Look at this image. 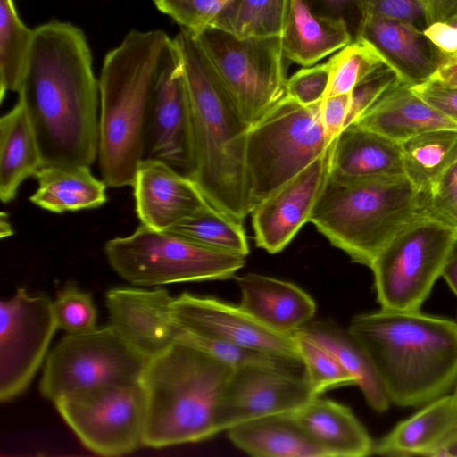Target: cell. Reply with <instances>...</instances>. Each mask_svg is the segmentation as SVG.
<instances>
[{
	"label": "cell",
	"mask_w": 457,
	"mask_h": 457,
	"mask_svg": "<svg viewBox=\"0 0 457 457\" xmlns=\"http://www.w3.org/2000/svg\"><path fill=\"white\" fill-rule=\"evenodd\" d=\"M349 331L371 358L390 403L420 407L457 382V323L420 311L355 315Z\"/></svg>",
	"instance_id": "cell-3"
},
{
	"label": "cell",
	"mask_w": 457,
	"mask_h": 457,
	"mask_svg": "<svg viewBox=\"0 0 457 457\" xmlns=\"http://www.w3.org/2000/svg\"><path fill=\"white\" fill-rule=\"evenodd\" d=\"M148 361L112 324L67 334L46 358L39 391L55 403L96 387L138 382Z\"/></svg>",
	"instance_id": "cell-11"
},
{
	"label": "cell",
	"mask_w": 457,
	"mask_h": 457,
	"mask_svg": "<svg viewBox=\"0 0 457 457\" xmlns=\"http://www.w3.org/2000/svg\"><path fill=\"white\" fill-rule=\"evenodd\" d=\"M426 216L428 195L406 177L345 180L329 174L309 222L353 262L370 268L398 233Z\"/></svg>",
	"instance_id": "cell-6"
},
{
	"label": "cell",
	"mask_w": 457,
	"mask_h": 457,
	"mask_svg": "<svg viewBox=\"0 0 457 457\" xmlns=\"http://www.w3.org/2000/svg\"><path fill=\"white\" fill-rule=\"evenodd\" d=\"M291 414L329 457L372 454L374 442L369 432L352 410L342 403L316 396Z\"/></svg>",
	"instance_id": "cell-25"
},
{
	"label": "cell",
	"mask_w": 457,
	"mask_h": 457,
	"mask_svg": "<svg viewBox=\"0 0 457 457\" xmlns=\"http://www.w3.org/2000/svg\"><path fill=\"white\" fill-rule=\"evenodd\" d=\"M320 102L306 106L285 95L249 127L245 170L252 211L332 144L320 120Z\"/></svg>",
	"instance_id": "cell-7"
},
{
	"label": "cell",
	"mask_w": 457,
	"mask_h": 457,
	"mask_svg": "<svg viewBox=\"0 0 457 457\" xmlns=\"http://www.w3.org/2000/svg\"><path fill=\"white\" fill-rule=\"evenodd\" d=\"M457 440V397L446 394L400 421L389 433L374 442L372 454L441 457Z\"/></svg>",
	"instance_id": "cell-21"
},
{
	"label": "cell",
	"mask_w": 457,
	"mask_h": 457,
	"mask_svg": "<svg viewBox=\"0 0 457 457\" xmlns=\"http://www.w3.org/2000/svg\"><path fill=\"white\" fill-rule=\"evenodd\" d=\"M172 301L162 287H115L105 295L111 324L149 360L180 340L182 329L173 317Z\"/></svg>",
	"instance_id": "cell-18"
},
{
	"label": "cell",
	"mask_w": 457,
	"mask_h": 457,
	"mask_svg": "<svg viewBox=\"0 0 457 457\" xmlns=\"http://www.w3.org/2000/svg\"><path fill=\"white\" fill-rule=\"evenodd\" d=\"M400 80L386 63L360 81L350 93V107L345 127L356 121L388 89Z\"/></svg>",
	"instance_id": "cell-40"
},
{
	"label": "cell",
	"mask_w": 457,
	"mask_h": 457,
	"mask_svg": "<svg viewBox=\"0 0 457 457\" xmlns=\"http://www.w3.org/2000/svg\"><path fill=\"white\" fill-rule=\"evenodd\" d=\"M302 333L328 349L341 365L352 374L370 407L378 412L386 411L390 404L378 370L361 344L345 329L329 320H311Z\"/></svg>",
	"instance_id": "cell-29"
},
{
	"label": "cell",
	"mask_w": 457,
	"mask_h": 457,
	"mask_svg": "<svg viewBox=\"0 0 457 457\" xmlns=\"http://www.w3.org/2000/svg\"><path fill=\"white\" fill-rule=\"evenodd\" d=\"M295 0H227L212 27L238 37L281 36Z\"/></svg>",
	"instance_id": "cell-32"
},
{
	"label": "cell",
	"mask_w": 457,
	"mask_h": 457,
	"mask_svg": "<svg viewBox=\"0 0 457 457\" xmlns=\"http://www.w3.org/2000/svg\"><path fill=\"white\" fill-rule=\"evenodd\" d=\"M428 39L449 56L457 54V29L446 21L431 24L424 31Z\"/></svg>",
	"instance_id": "cell-46"
},
{
	"label": "cell",
	"mask_w": 457,
	"mask_h": 457,
	"mask_svg": "<svg viewBox=\"0 0 457 457\" xmlns=\"http://www.w3.org/2000/svg\"><path fill=\"white\" fill-rule=\"evenodd\" d=\"M104 253L120 278L144 287L228 279L244 267L246 257L144 224L129 236L108 240Z\"/></svg>",
	"instance_id": "cell-8"
},
{
	"label": "cell",
	"mask_w": 457,
	"mask_h": 457,
	"mask_svg": "<svg viewBox=\"0 0 457 457\" xmlns=\"http://www.w3.org/2000/svg\"><path fill=\"white\" fill-rule=\"evenodd\" d=\"M401 147L405 177L428 194L457 161V129L429 130L402 142Z\"/></svg>",
	"instance_id": "cell-31"
},
{
	"label": "cell",
	"mask_w": 457,
	"mask_h": 457,
	"mask_svg": "<svg viewBox=\"0 0 457 457\" xmlns=\"http://www.w3.org/2000/svg\"><path fill=\"white\" fill-rule=\"evenodd\" d=\"M194 36L249 126L286 95L281 36L238 37L212 26Z\"/></svg>",
	"instance_id": "cell-10"
},
{
	"label": "cell",
	"mask_w": 457,
	"mask_h": 457,
	"mask_svg": "<svg viewBox=\"0 0 457 457\" xmlns=\"http://www.w3.org/2000/svg\"><path fill=\"white\" fill-rule=\"evenodd\" d=\"M145 157L161 160L187 176L191 170L189 99L175 41L156 80L147 124Z\"/></svg>",
	"instance_id": "cell-16"
},
{
	"label": "cell",
	"mask_w": 457,
	"mask_h": 457,
	"mask_svg": "<svg viewBox=\"0 0 457 457\" xmlns=\"http://www.w3.org/2000/svg\"><path fill=\"white\" fill-rule=\"evenodd\" d=\"M358 39L370 45L400 80L411 87L435 77L451 59L424 31L397 19L367 17Z\"/></svg>",
	"instance_id": "cell-20"
},
{
	"label": "cell",
	"mask_w": 457,
	"mask_h": 457,
	"mask_svg": "<svg viewBox=\"0 0 457 457\" xmlns=\"http://www.w3.org/2000/svg\"><path fill=\"white\" fill-rule=\"evenodd\" d=\"M220 1H222L223 3H225L227 0H220Z\"/></svg>",
	"instance_id": "cell-54"
},
{
	"label": "cell",
	"mask_w": 457,
	"mask_h": 457,
	"mask_svg": "<svg viewBox=\"0 0 457 457\" xmlns=\"http://www.w3.org/2000/svg\"><path fill=\"white\" fill-rule=\"evenodd\" d=\"M446 22H448L449 24L453 25V27H455L457 29V13H455L451 18H449L446 21Z\"/></svg>",
	"instance_id": "cell-51"
},
{
	"label": "cell",
	"mask_w": 457,
	"mask_h": 457,
	"mask_svg": "<svg viewBox=\"0 0 457 457\" xmlns=\"http://www.w3.org/2000/svg\"><path fill=\"white\" fill-rule=\"evenodd\" d=\"M173 44L162 30L131 29L104 56L98 80V162L103 180L110 187H132L145 158L154 87Z\"/></svg>",
	"instance_id": "cell-4"
},
{
	"label": "cell",
	"mask_w": 457,
	"mask_h": 457,
	"mask_svg": "<svg viewBox=\"0 0 457 457\" xmlns=\"http://www.w3.org/2000/svg\"><path fill=\"white\" fill-rule=\"evenodd\" d=\"M18 95L35 129L44 164L90 167L95 162L99 82L81 29L59 21L34 29Z\"/></svg>",
	"instance_id": "cell-1"
},
{
	"label": "cell",
	"mask_w": 457,
	"mask_h": 457,
	"mask_svg": "<svg viewBox=\"0 0 457 457\" xmlns=\"http://www.w3.org/2000/svg\"><path fill=\"white\" fill-rule=\"evenodd\" d=\"M58 328L53 302L24 288L0 303V400L9 402L28 387Z\"/></svg>",
	"instance_id": "cell-13"
},
{
	"label": "cell",
	"mask_w": 457,
	"mask_h": 457,
	"mask_svg": "<svg viewBox=\"0 0 457 457\" xmlns=\"http://www.w3.org/2000/svg\"><path fill=\"white\" fill-rule=\"evenodd\" d=\"M411 88L430 106L457 124V85L435 76Z\"/></svg>",
	"instance_id": "cell-44"
},
{
	"label": "cell",
	"mask_w": 457,
	"mask_h": 457,
	"mask_svg": "<svg viewBox=\"0 0 457 457\" xmlns=\"http://www.w3.org/2000/svg\"><path fill=\"white\" fill-rule=\"evenodd\" d=\"M281 41L287 59L311 66L340 50L353 38L344 24L318 17L302 0H295Z\"/></svg>",
	"instance_id": "cell-30"
},
{
	"label": "cell",
	"mask_w": 457,
	"mask_h": 457,
	"mask_svg": "<svg viewBox=\"0 0 457 457\" xmlns=\"http://www.w3.org/2000/svg\"><path fill=\"white\" fill-rule=\"evenodd\" d=\"M309 11L320 18L345 26L353 41L360 37L367 19L369 0H302Z\"/></svg>",
	"instance_id": "cell-41"
},
{
	"label": "cell",
	"mask_w": 457,
	"mask_h": 457,
	"mask_svg": "<svg viewBox=\"0 0 457 457\" xmlns=\"http://www.w3.org/2000/svg\"><path fill=\"white\" fill-rule=\"evenodd\" d=\"M313 397L304 372L267 366L234 369L218 407L217 433L259 418L293 413Z\"/></svg>",
	"instance_id": "cell-14"
},
{
	"label": "cell",
	"mask_w": 457,
	"mask_h": 457,
	"mask_svg": "<svg viewBox=\"0 0 457 457\" xmlns=\"http://www.w3.org/2000/svg\"><path fill=\"white\" fill-rule=\"evenodd\" d=\"M452 59H453L454 61H456V62H457V54H456V55H454V56H452Z\"/></svg>",
	"instance_id": "cell-53"
},
{
	"label": "cell",
	"mask_w": 457,
	"mask_h": 457,
	"mask_svg": "<svg viewBox=\"0 0 457 457\" xmlns=\"http://www.w3.org/2000/svg\"><path fill=\"white\" fill-rule=\"evenodd\" d=\"M349 107L350 94L326 96L320 102V120L330 142L334 141L345 128Z\"/></svg>",
	"instance_id": "cell-45"
},
{
	"label": "cell",
	"mask_w": 457,
	"mask_h": 457,
	"mask_svg": "<svg viewBox=\"0 0 457 457\" xmlns=\"http://www.w3.org/2000/svg\"><path fill=\"white\" fill-rule=\"evenodd\" d=\"M457 13V0H369L367 17L383 16L409 22L421 31Z\"/></svg>",
	"instance_id": "cell-37"
},
{
	"label": "cell",
	"mask_w": 457,
	"mask_h": 457,
	"mask_svg": "<svg viewBox=\"0 0 457 457\" xmlns=\"http://www.w3.org/2000/svg\"><path fill=\"white\" fill-rule=\"evenodd\" d=\"M453 293L457 296V237L448 253L442 275Z\"/></svg>",
	"instance_id": "cell-47"
},
{
	"label": "cell",
	"mask_w": 457,
	"mask_h": 457,
	"mask_svg": "<svg viewBox=\"0 0 457 457\" xmlns=\"http://www.w3.org/2000/svg\"><path fill=\"white\" fill-rule=\"evenodd\" d=\"M34 29L20 19L13 0H0V101L8 91L19 92Z\"/></svg>",
	"instance_id": "cell-33"
},
{
	"label": "cell",
	"mask_w": 457,
	"mask_h": 457,
	"mask_svg": "<svg viewBox=\"0 0 457 457\" xmlns=\"http://www.w3.org/2000/svg\"><path fill=\"white\" fill-rule=\"evenodd\" d=\"M240 306L268 328L292 334L310 322L316 312L314 300L296 285L256 273L237 278Z\"/></svg>",
	"instance_id": "cell-23"
},
{
	"label": "cell",
	"mask_w": 457,
	"mask_h": 457,
	"mask_svg": "<svg viewBox=\"0 0 457 457\" xmlns=\"http://www.w3.org/2000/svg\"><path fill=\"white\" fill-rule=\"evenodd\" d=\"M34 178L38 187L29 201L52 212L95 209L107 201V185L92 174L89 166L44 164Z\"/></svg>",
	"instance_id": "cell-28"
},
{
	"label": "cell",
	"mask_w": 457,
	"mask_h": 457,
	"mask_svg": "<svg viewBox=\"0 0 457 457\" xmlns=\"http://www.w3.org/2000/svg\"><path fill=\"white\" fill-rule=\"evenodd\" d=\"M227 432L236 447L255 457H329L291 413L249 420Z\"/></svg>",
	"instance_id": "cell-27"
},
{
	"label": "cell",
	"mask_w": 457,
	"mask_h": 457,
	"mask_svg": "<svg viewBox=\"0 0 457 457\" xmlns=\"http://www.w3.org/2000/svg\"><path fill=\"white\" fill-rule=\"evenodd\" d=\"M166 231L212 248L244 256L249 253L247 237L242 222L211 204Z\"/></svg>",
	"instance_id": "cell-34"
},
{
	"label": "cell",
	"mask_w": 457,
	"mask_h": 457,
	"mask_svg": "<svg viewBox=\"0 0 457 457\" xmlns=\"http://www.w3.org/2000/svg\"><path fill=\"white\" fill-rule=\"evenodd\" d=\"M0 225H1L0 232H1L2 238L5 237H9L13 234L11 224L8 221L7 214L5 215L4 212L1 213Z\"/></svg>",
	"instance_id": "cell-49"
},
{
	"label": "cell",
	"mask_w": 457,
	"mask_h": 457,
	"mask_svg": "<svg viewBox=\"0 0 457 457\" xmlns=\"http://www.w3.org/2000/svg\"><path fill=\"white\" fill-rule=\"evenodd\" d=\"M353 123L400 144L429 130L457 129V124L402 81L388 89Z\"/></svg>",
	"instance_id": "cell-24"
},
{
	"label": "cell",
	"mask_w": 457,
	"mask_h": 457,
	"mask_svg": "<svg viewBox=\"0 0 457 457\" xmlns=\"http://www.w3.org/2000/svg\"><path fill=\"white\" fill-rule=\"evenodd\" d=\"M54 404L83 445L97 454L120 456L143 445L146 403L140 381L75 393Z\"/></svg>",
	"instance_id": "cell-12"
},
{
	"label": "cell",
	"mask_w": 457,
	"mask_h": 457,
	"mask_svg": "<svg viewBox=\"0 0 457 457\" xmlns=\"http://www.w3.org/2000/svg\"><path fill=\"white\" fill-rule=\"evenodd\" d=\"M456 237V228L430 216L398 233L370 267L381 309L420 311Z\"/></svg>",
	"instance_id": "cell-9"
},
{
	"label": "cell",
	"mask_w": 457,
	"mask_h": 457,
	"mask_svg": "<svg viewBox=\"0 0 457 457\" xmlns=\"http://www.w3.org/2000/svg\"><path fill=\"white\" fill-rule=\"evenodd\" d=\"M233 370L182 341L151 358L140 378L146 403L143 445L162 448L215 436L218 407Z\"/></svg>",
	"instance_id": "cell-5"
},
{
	"label": "cell",
	"mask_w": 457,
	"mask_h": 457,
	"mask_svg": "<svg viewBox=\"0 0 457 457\" xmlns=\"http://www.w3.org/2000/svg\"><path fill=\"white\" fill-rule=\"evenodd\" d=\"M329 79L328 62L301 69L287 79L286 95L306 106L320 103L326 96Z\"/></svg>",
	"instance_id": "cell-42"
},
{
	"label": "cell",
	"mask_w": 457,
	"mask_h": 457,
	"mask_svg": "<svg viewBox=\"0 0 457 457\" xmlns=\"http://www.w3.org/2000/svg\"><path fill=\"white\" fill-rule=\"evenodd\" d=\"M453 394H454V395H456V397H457V382H456V384H455V390H454V393H453Z\"/></svg>",
	"instance_id": "cell-52"
},
{
	"label": "cell",
	"mask_w": 457,
	"mask_h": 457,
	"mask_svg": "<svg viewBox=\"0 0 457 457\" xmlns=\"http://www.w3.org/2000/svg\"><path fill=\"white\" fill-rule=\"evenodd\" d=\"M44 165L37 137L21 98L0 119V198L12 201L21 183Z\"/></svg>",
	"instance_id": "cell-26"
},
{
	"label": "cell",
	"mask_w": 457,
	"mask_h": 457,
	"mask_svg": "<svg viewBox=\"0 0 457 457\" xmlns=\"http://www.w3.org/2000/svg\"><path fill=\"white\" fill-rule=\"evenodd\" d=\"M132 187L141 224L156 230H169L210 204L188 176L155 158L142 160Z\"/></svg>",
	"instance_id": "cell-19"
},
{
	"label": "cell",
	"mask_w": 457,
	"mask_h": 457,
	"mask_svg": "<svg viewBox=\"0 0 457 457\" xmlns=\"http://www.w3.org/2000/svg\"><path fill=\"white\" fill-rule=\"evenodd\" d=\"M155 7L182 29L194 35L212 25L223 2L220 0H153Z\"/></svg>",
	"instance_id": "cell-39"
},
{
	"label": "cell",
	"mask_w": 457,
	"mask_h": 457,
	"mask_svg": "<svg viewBox=\"0 0 457 457\" xmlns=\"http://www.w3.org/2000/svg\"><path fill=\"white\" fill-rule=\"evenodd\" d=\"M53 311L58 328L67 334H81L96 328L97 312L92 295L74 283L66 284L57 293Z\"/></svg>",
	"instance_id": "cell-38"
},
{
	"label": "cell",
	"mask_w": 457,
	"mask_h": 457,
	"mask_svg": "<svg viewBox=\"0 0 457 457\" xmlns=\"http://www.w3.org/2000/svg\"><path fill=\"white\" fill-rule=\"evenodd\" d=\"M333 142L325 153L253 209L250 214L259 247L278 253L309 222L329 176Z\"/></svg>",
	"instance_id": "cell-17"
},
{
	"label": "cell",
	"mask_w": 457,
	"mask_h": 457,
	"mask_svg": "<svg viewBox=\"0 0 457 457\" xmlns=\"http://www.w3.org/2000/svg\"><path fill=\"white\" fill-rule=\"evenodd\" d=\"M436 76L448 83L457 85V62L451 57Z\"/></svg>",
	"instance_id": "cell-48"
},
{
	"label": "cell",
	"mask_w": 457,
	"mask_h": 457,
	"mask_svg": "<svg viewBox=\"0 0 457 457\" xmlns=\"http://www.w3.org/2000/svg\"><path fill=\"white\" fill-rule=\"evenodd\" d=\"M441 457H457V440L443 451Z\"/></svg>",
	"instance_id": "cell-50"
},
{
	"label": "cell",
	"mask_w": 457,
	"mask_h": 457,
	"mask_svg": "<svg viewBox=\"0 0 457 457\" xmlns=\"http://www.w3.org/2000/svg\"><path fill=\"white\" fill-rule=\"evenodd\" d=\"M428 195L430 216L457 228V161Z\"/></svg>",
	"instance_id": "cell-43"
},
{
	"label": "cell",
	"mask_w": 457,
	"mask_h": 457,
	"mask_svg": "<svg viewBox=\"0 0 457 457\" xmlns=\"http://www.w3.org/2000/svg\"><path fill=\"white\" fill-rule=\"evenodd\" d=\"M328 63L330 79L326 96L350 94L360 81L385 64L377 51L361 39L338 50Z\"/></svg>",
	"instance_id": "cell-36"
},
{
	"label": "cell",
	"mask_w": 457,
	"mask_h": 457,
	"mask_svg": "<svg viewBox=\"0 0 457 457\" xmlns=\"http://www.w3.org/2000/svg\"><path fill=\"white\" fill-rule=\"evenodd\" d=\"M173 39L189 99L192 165L188 177L212 206L243 222L252 212L245 170L250 126L195 37L181 29Z\"/></svg>",
	"instance_id": "cell-2"
},
{
	"label": "cell",
	"mask_w": 457,
	"mask_h": 457,
	"mask_svg": "<svg viewBox=\"0 0 457 457\" xmlns=\"http://www.w3.org/2000/svg\"><path fill=\"white\" fill-rule=\"evenodd\" d=\"M172 313L178 325L187 332L301 361L293 334L268 328L240 305L183 293L173 298Z\"/></svg>",
	"instance_id": "cell-15"
},
{
	"label": "cell",
	"mask_w": 457,
	"mask_h": 457,
	"mask_svg": "<svg viewBox=\"0 0 457 457\" xmlns=\"http://www.w3.org/2000/svg\"><path fill=\"white\" fill-rule=\"evenodd\" d=\"M292 334L314 397L336 387L356 386L354 377L328 349L299 330Z\"/></svg>",
	"instance_id": "cell-35"
},
{
	"label": "cell",
	"mask_w": 457,
	"mask_h": 457,
	"mask_svg": "<svg viewBox=\"0 0 457 457\" xmlns=\"http://www.w3.org/2000/svg\"><path fill=\"white\" fill-rule=\"evenodd\" d=\"M329 174L345 180L405 177L401 144L352 123L333 142Z\"/></svg>",
	"instance_id": "cell-22"
}]
</instances>
